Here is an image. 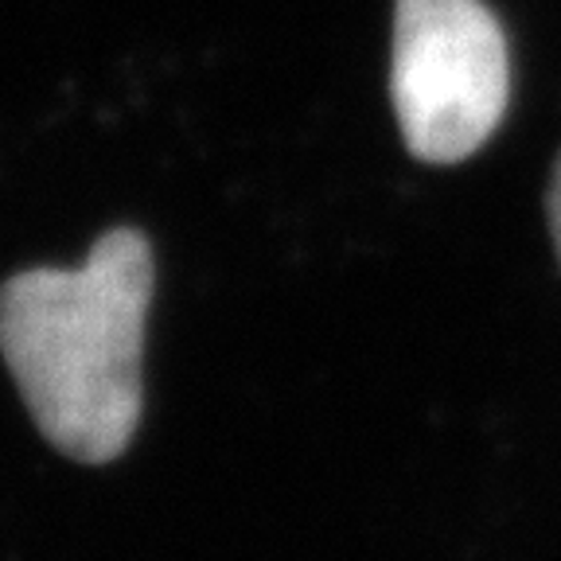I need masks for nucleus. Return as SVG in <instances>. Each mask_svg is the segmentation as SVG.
<instances>
[{
    "mask_svg": "<svg viewBox=\"0 0 561 561\" xmlns=\"http://www.w3.org/2000/svg\"><path fill=\"white\" fill-rule=\"evenodd\" d=\"M507 35L483 0H398L390 102L425 164L468 160L507 114Z\"/></svg>",
    "mask_w": 561,
    "mask_h": 561,
    "instance_id": "obj_2",
    "label": "nucleus"
},
{
    "mask_svg": "<svg viewBox=\"0 0 561 561\" xmlns=\"http://www.w3.org/2000/svg\"><path fill=\"white\" fill-rule=\"evenodd\" d=\"M152 250L105 230L79 270H24L0 289V355L39 433L79 465H105L140 425V355Z\"/></svg>",
    "mask_w": 561,
    "mask_h": 561,
    "instance_id": "obj_1",
    "label": "nucleus"
},
{
    "mask_svg": "<svg viewBox=\"0 0 561 561\" xmlns=\"http://www.w3.org/2000/svg\"><path fill=\"white\" fill-rule=\"evenodd\" d=\"M546 215H550V234H553V245H558V262H561V157H558V164H553V175H550Z\"/></svg>",
    "mask_w": 561,
    "mask_h": 561,
    "instance_id": "obj_3",
    "label": "nucleus"
}]
</instances>
